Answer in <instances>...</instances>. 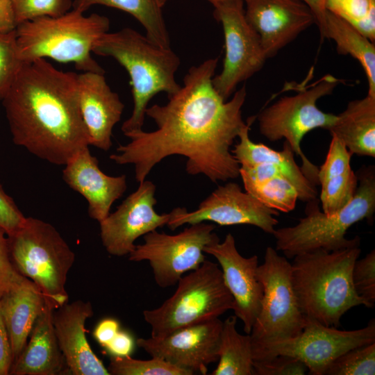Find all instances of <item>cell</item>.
<instances>
[{"label":"cell","instance_id":"6da1fadb","mask_svg":"<svg viewBox=\"0 0 375 375\" xmlns=\"http://www.w3.org/2000/svg\"><path fill=\"white\" fill-rule=\"evenodd\" d=\"M217 62V58H209L190 67L183 85L168 97L165 105L147 108L146 115L157 128L125 134L130 141L119 145L110 159L118 165H133L138 183L172 155L187 158L188 174H203L213 183L240 176V165L231 147L246 125L242 108L247 90L244 85L229 101L223 99L212 81Z\"/></svg>","mask_w":375,"mask_h":375},{"label":"cell","instance_id":"7a4b0ae2","mask_svg":"<svg viewBox=\"0 0 375 375\" xmlns=\"http://www.w3.org/2000/svg\"><path fill=\"white\" fill-rule=\"evenodd\" d=\"M2 102L13 143L40 159L65 165L89 147L78 74L44 58L24 62Z\"/></svg>","mask_w":375,"mask_h":375},{"label":"cell","instance_id":"3957f363","mask_svg":"<svg viewBox=\"0 0 375 375\" xmlns=\"http://www.w3.org/2000/svg\"><path fill=\"white\" fill-rule=\"evenodd\" d=\"M360 247L337 251L316 250L294 256L291 279L299 306L306 318L338 327L351 308L365 306L351 279Z\"/></svg>","mask_w":375,"mask_h":375},{"label":"cell","instance_id":"277c9868","mask_svg":"<svg viewBox=\"0 0 375 375\" xmlns=\"http://www.w3.org/2000/svg\"><path fill=\"white\" fill-rule=\"evenodd\" d=\"M92 53L114 58L130 76L133 109L122 124L124 135L142 129L147 106L156 94L165 92L169 97L181 87L175 78L180 65L175 52L131 28L104 33L94 44Z\"/></svg>","mask_w":375,"mask_h":375},{"label":"cell","instance_id":"5b68a950","mask_svg":"<svg viewBox=\"0 0 375 375\" xmlns=\"http://www.w3.org/2000/svg\"><path fill=\"white\" fill-rule=\"evenodd\" d=\"M358 188L352 200L340 210L327 215L318 199L307 202L306 216L292 226L275 228L276 250L288 258L316 250L337 251L360 245V238L345 237L347 230L375 212V167L362 166L356 174Z\"/></svg>","mask_w":375,"mask_h":375},{"label":"cell","instance_id":"8992f818","mask_svg":"<svg viewBox=\"0 0 375 375\" xmlns=\"http://www.w3.org/2000/svg\"><path fill=\"white\" fill-rule=\"evenodd\" d=\"M110 20L103 15L71 9L56 17H41L19 24L15 30L19 58L30 62L51 58L73 62L83 72L104 74L92 57L95 42L109 31Z\"/></svg>","mask_w":375,"mask_h":375},{"label":"cell","instance_id":"52a82bcc","mask_svg":"<svg viewBox=\"0 0 375 375\" xmlns=\"http://www.w3.org/2000/svg\"><path fill=\"white\" fill-rule=\"evenodd\" d=\"M11 262L16 271L33 282L55 308L68 301L67 274L75 253L51 224L28 217L7 235Z\"/></svg>","mask_w":375,"mask_h":375},{"label":"cell","instance_id":"ba28073f","mask_svg":"<svg viewBox=\"0 0 375 375\" xmlns=\"http://www.w3.org/2000/svg\"><path fill=\"white\" fill-rule=\"evenodd\" d=\"M233 308L219 264L208 260L177 283L174 293L155 309L144 310L151 337L162 338L185 326L219 317Z\"/></svg>","mask_w":375,"mask_h":375},{"label":"cell","instance_id":"9c48e42d","mask_svg":"<svg viewBox=\"0 0 375 375\" xmlns=\"http://www.w3.org/2000/svg\"><path fill=\"white\" fill-rule=\"evenodd\" d=\"M340 82L335 76L326 74L310 85L297 88L295 94L280 98L263 108L257 117L260 134L272 142L285 138L294 154L301 158L300 168L315 186L319 185V168L304 154L301 144L312 130H328L335 122L337 115L323 112L317 103L331 94Z\"/></svg>","mask_w":375,"mask_h":375},{"label":"cell","instance_id":"30bf717a","mask_svg":"<svg viewBox=\"0 0 375 375\" xmlns=\"http://www.w3.org/2000/svg\"><path fill=\"white\" fill-rule=\"evenodd\" d=\"M257 278L262 286V297L249 334L253 353L297 336L306 324L292 287L291 263L285 257L267 247Z\"/></svg>","mask_w":375,"mask_h":375},{"label":"cell","instance_id":"8fae6325","mask_svg":"<svg viewBox=\"0 0 375 375\" xmlns=\"http://www.w3.org/2000/svg\"><path fill=\"white\" fill-rule=\"evenodd\" d=\"M215 228L213 224L200 222L190 224L176 235L154 230L143 236L144 243L135 245L128 260L148 261L159 287L175 285L183 274L197 269L204 262V247L219 240Z\"/></svg>","mask_w":375,"mask_h":375},{"label":"cell","instance_id":"7c38bea8","mask_svg":"<svg viewBox=\"0 0 375 375\" xmlns=\"http://www.w3.org/2000/svg\"><path fill=\"white\" fill-rule=\"evenodd\" d=\"M212 6L214 17L223 28L225 55L222 70L212 81L226 101L240 83L261 69L267 57L258 35L246 19L243 1L229 0Z\"/></svg>","mask_w":375,"mask_h":375},{"label":"cell","instance_id":"4fadbf2b","mask_svg":"<svg viewBox=\"0 0 375 375\" xmlns=\"http://www.w3.org/2000/svg\"><path fill=\"white\" fill-rule=\"evenodd\" d=\"M375 342L374 319L362 328L339 330L316 320L306 318L297 336L269 345L253 353V361H262L278 355L292 356L302 361L308 374L324 375L330 364L346 351Z\"/></svg>","mask_w":375,"mask_h":375},{"label":"cell","instance_id":"5bb4252c","mask_svg":"<svg viewBox=\"0 0 375 375\" xmlns=\"http://www.w3.org/2000/svg\"><path fill=\"white\" fill-rule=\"evenodd\" d=\"M167 225L174 231L185 224L206 221L221 226L249 224L272 234L278 221L279 212L269 208L236 183L228 182L219 186L194 211L176 208L170 212Z\"/></svg>","mask_w":375,"mask_h":375},{"label":"cell","instance_id":"9a60e30c","mask_svg":"<svg viewBox=\"0 0 375 375\" xmlns=\"http://www.w3.org/2000/svg\"><path fill=\"white\" fill-rule=\"evenodd\" d=\"M156 185L150 181L139 183L117 210L100 224V236L106 251L114 256H128L140 237L167 225L170 213L158 214L154 206Z\"/></svg>","mask_w":375,"mask_h":375},{"label":"cell","instance_id":"2e32d148","mask_svg":"<svg viewBox=\"0 0 375 375\" xmlns=\"http://www.w3.org/2000/svg\"><path fill=\"white\" fill-rule=\"evenodd\" d=\"M223 322L215 318L178 329L162 338H138L136 344L151 357L162 358L192 374H206L218 361Z\"/></svg>","mask_w":375,"mask_h":375},{"label":"cell","instance_id":"e0dca14e","mask_svg":"<svg viewBox=\"0 0 375 375\" xmlns=\"http://www.w3.org/2000/svg\"><path fill=\"white\" fill-rule=\"evenodd\" d=\"M203 251L217 260L224 283L233 299L235 315L242 322L245 333L250 334L262 297V286L257 278L258 256H242L230 233L223 242L219 240L207 244Z\"/></svg>","mask_w":375,"mask_h":375},{"label":"cell","instance_id":"ac0fdd59","mask_svg":"<svg viewBox=\"0 0 375 375\" xmlns=\"http://www.w3.org/2000/svg\"><path fill=\"white\" fill-rule=\"evenodd\" d=\"M245 17L258 35L267 58L315 24L309 7L300 0H245Z\"/></svg>","mask_w":375,"mask_h":375},{"label":"cell","instance_id":"d6986e66","mask_svg":"<svg viewBox=\"0 0 375 375\" xmlns=\"http://www.w3.org/2000/svg\"><path fill=\"white\" fill-rule=\"evenodd\" d=\"M94 313L90 301H68L54 309L53 324L69 372L74 375H110L92 351L85 325Z\"/></svg>","mask_w":375,"mask_h":375},{"label":"cell","instance_id":"ffe728a7","mask_svg":"<svg viewBox=\"0 0 375 375\" xmlns=\"http://www.w3.org/2000/svg\"><path fill=\"white\" fill-rule=\"evenodd\" d=\"M62 178L88 201L89 216L99 223L109 214L113 203L127 188L126 176L106 174L88 147L75 154L64 165Z\"/></svg>","mask_w":375,"mask_h":375},{"label":"cell","instance_id":"44dd1931","mask_svg":"<svg viewBox=\"0 0 375 375\" xmlns=\"http://www.w3.org/2000/svg\"><path fill=\"white\" fill-rule=\"evenodd\" d=\"M79 106L90 145L103 151L112 146V133L124 105L108 85L104 74H78Z\"/></svg>","mask_w":375,"mask_h":375},{"label":"cell","instance_id":"7402d4cb","mask_svg":"<svg viewBox=\"0 0 375 375\" xmlns=\"http://www.w3.org/2000/svg\"><path fill=\"white\" fill-rule=\"evenodd\" d=\"M54 309L52 303L46 299L44 308L36 319L26 345L13 362L9 374L58 375L69 372L55 333Z\"/></svg>","mask_w":375,"mask_h":375},{"label":"cell","instance_id":"603a6c76","mask_svg":"<svg viewBox=\"0 0 375 375\" xmlns=\"http://www.w3.org/2000/svg\"><path fill=\"white\" fill-rule=\"evenodd\" d=\"M45 303L44 295L27 278L3 292L0 311L10 338L14 361L26 345Z\"/></svg>","mask_w":375,"mask_h":375},{"label":"cell","instance_id":"cb8c5ba5","mask_svg":"<svg viewBox=\"0 0 375 375\" xmlns=\"http://www.w3.org/2000/svg\"><path fill=\"white\" fill-rule=\"evenodd\" d=\"M255 117H251L238 138L239 142L231 152L240 166H249L259 163H269L278 167L295 187L299 199L309 202L317 199L316 186L312 184L302 172L294 160V153L287 141L283 149L276 151L262 144L253 142L249 138V129Z\"/></svg>","mask_w":375,"mask_h":375},{"label":"cell","instance_id":"d4e9b609","mask_svg":"<svg viewBox=\"0 0 375 375\" xmlns=\"http://www.w3.org/2000/svg\"><path fill=\"white\" fill-rule=\"evenodd\" d=\"M331 136L325 160L317 174L322 208L327 215L347 205L353 198L358 184L357 174L351 166L352 155L340 139Z\"/></svg>","mask_w":375,"mask_h":375},{"label":"cell","instance_id":"484cf974","mask_svg":"<svg viewBox=\"0 0 375 375\" xmlns=\"http://www.w3.org/2000/svg\"><path fill=\"white\" fill-rule=\"evenodd\" d=\"M351 155L375 157V97L350 101L328 129Z\"/></svg>","mask_w":375,"mask_h":375},{"label":"cell","instance_id":"4316f807","mask_svg":"<svg viewBox=\"0 0 375 375\" xmlns=\"http://www.w3.org/2000/svg\"><path fill=\"white\" fill-rule=\"evenodd\" d=\"M239 172L245 191L267 207L283 212L294 209L298 192L276 166L269 163L240 166Z\"/></svg>","mask_w":375,"mask_h":375},{"label":"cell","instance_id":"83f0119b","mask_svg":"<svg viewBox=\"0 0 375 375\" xmlns=\"http://www.w3.org/2000/svg\"><path fill=\"white\" fill-rule=\"evenodd\" d=\"M322 38L335 42L338 53L350 55L362 66L367 80V95L375 97V46L351 25L326 11Z\"/></svg>","mask_w":375,"mask_h":375},{"label":"cell","instance_id":"f1b7e54d","mask_svg":"<svg viewBox=\"0 0 375 375\" xmlns=\"http://www.w3.org/2000/svg\"><path fill=\"white\" fill-rule=\"evenodd\" d=\"M94 5H103L124 11L144 27L146 36L154 44L169 48L170 39L157 0H72V9L84 12Z\"/></svg>","mask_w":375,"mask_h":375},{"label":"cell","instance_id":"f546056e","mask_svg":"<svg viewBox=\"0 0 375 375\" xmlns=\"http://www.w3.org/2000/svg\"><path fill=\"white\" fill-rule=\"evenodd\" d=\"M237 317L230 316L223 322L219 344L218 365L211 375H252L253 358L249 334L242 335L236 329Z\"/></svg>","mask_w":375,"mask_h":375},{"label":"cell","instance_id":"4dcf8cb0","mask_svg":"<svg viewBox=\"0 0 375 375\" xmlns=\"http://www.w3.org/2000/svg\"><path fill=\"white\" fill-rule=\"evenodd\" d=\"M328 11L375 41V0H324Z\"/></svg>","mask_w":375,"mask_h":375},{"label":"cell","instance_id":"1f68e13d","mask_svg":"<svg viewBox=\"0 0 375 375\" xmlns=\"http://www.w3.org/2000/svg\"><path fill=\"white\" fill-rule=\"evenodd\" d=\"M107 369L110 375H192L162 358L138 360L129 356H111Z\"/></svg>","mask_w":375,"mask_h":375},{"label":"cell","instance_id":"d6a6232c","mask_svg":"<svg viewBox=\"0 0 375 375\" xmlns=\"http://www.w3.org/2000/svg\"><path fill=\"white\" fill-rule=\"evenodd\" d=\"M375 374V342L351 349L334 360L324 375Z\"/></svg>","mask_w":375,"mask_h":375},{"label":"cell","instance_id":"836d02e7","mask_svg":"<svg viewBox=\"0 0 375 375\" xmlns=\"http://www.w3.org/2000/svg\"><path fill=\"white\" fill-rule=\"evenodd\" d=\"M16 30L0 33V101H2L22 67L17 46Z\"/></svg>","mask_w":375,"mask_h":375},{"label":"cell","instance_id":"e575fe53","mask_svg":"<svg viewBox=\"0 0 375 375\" xmlns=\"http://www.w3.org/2000/svg\"><path fill=\"white\" fill-rule=\"evenodd\" d=\"M17 26L41 17H56L72 8V0H10Z\"/></svg>","mask_w":375,"mask_h":375},{"label":"cell","instance_id":"d590c367","mask_svg":"<svg viewBox=\"0 0 375 375\" xmlns=\"http://www.w3.org/2000/svg\"><path fill=\"white\" fill-rule=\"evenodd\" d=\"M353 288L356 294L372 308L375 303V250L372 249L364 258L356 260L351 274Z\"/></svg>","mask_w":375,"mask_h":375},{"label":"cell","instance_id":"8d00e7d4","mask_svg":"<svg viewBox=\"0 0 375 375\" xmlns=\"http://www.w3.org/2000/svg\"><path fill=\"white\" fill-rule=\"evenodd\" d=\"M256 375H303L308 374L306 365L299 359L278 355L262 361H253Z\"/></svg>","mask_w":375,"mask_h":375},{"label":"cell","instance_id":"74e56055","mask_svg":"<svg viewBox=\"0 0 375 375\" xmlns=\"http://www.w3.org/2000/svg\"><path fill=\"white\" fill-rule=\"evenodd\" d=\"M25 219L13 199L0 183V227L10 235L21 227Z\"/></svg>","mask_w":375,"mask_h":375},{"label":"cell","instance_id":"f35d334b","mask_svg":"<svg viewBox=\"0 0 375 375\" xmlns=\"http://www.w3.org/2000/svg\"><path fill=\"white\" fill-rule=\"evenodd\" d=\"M24 277L13 267L9 254L8 236L0 227V281L4 291L22 281ZM3 291V292H4Z\"/></svg>","mask_w":375,"mask_h":375},{"label":"cell","instance_id":"ab89813d","mask_svg":"<svg viewBox=\"0 0 375 375\" xmlns=\"http://www.w3.org/2000/svg\"><path fill=\"white\" fill-rule=\"evenodd\" d=\"M13 362L10 338L0 311V375H9Z\"/></svg>","mask_w":375,"mask_h":375},{"label":"cell","instance_id":"60d3db41","mask_svg":"<svg viewBox=\"0 0 375 375\" xmlns=\"http://www.w3.org/2000/svg\"><path fill=\"white\" fill-rule=\"evenodd\" d=\"M134 347L135 341L131 334L119 330L104 348L111 356L124 357L132 353Z\"/></svg>","mask_w":375,"mask_h":375},{"label":"cell","instance_id":"b9f144b4","mask_svg":"<svg viewBox=\"0 0 375 375\" xmlns=\"http://www.w3.org/2000/svg\"><path fill=\"white\" fill-rule=\"evenodd\" d=\"M119 330L120 325L117 319L105 318L96 326L93 331V336L96 341L104 348Z\"/></svg>","mask_w":375,"mask_h":375},{"label":"cell","instance_id":"7bdbcfd3","mask_svg":"<svg viewBox=\"0 0 375 375\" xmlns=\"http://www.w3.org/2000/svg\"><path fill=\"white\" fill-rule=\"evenodd\" d=\"M17 23L10 0H0V33L15 29Z\"/></svg>","mask_w":375,"mask_h":375},{"label":"cell","instance_id":"ee69618b","mask_svg":"<svg viewBox=\"0 0 375 375\" xmlns=\"http://www.w3.org/2000/svg\"><path fill=\"white\" fill-rule=\"evenodd\" d=\"M306 3L311 10L317 25L320 34L322 33L325 22L326 10L324 7V0H300Z\"/></svg>","mask_w":375,"mask_h":375},{"label":"cell","instance_id":"f6af8a7d","mask_svg":"<svg viewBox=\"0 0 375 375\" xmlns=\"http://www.w3.org/2000/svg\"><path fill=\"white\" fill-rule=\"evenodd\" d=\"M207 1L210 2L212 4H214V3H216L229 1V0H207ZM241 1H243L244 2L245 0H241Z\"/></svg>","mask_w":375,"mask_h":375},{"label":"cell","instance_id":"bcb514c9","mask_svg":"<svg viewBox=\"0 0 375 375\" xmlns=\"http://www.w3.org/2000/svg\"><path fill=\"white\" fill-rule=\"evenodd\" d=\"M159 5L162 8L166 3L167 0H157Z\"/></svg>","mask_w":375,"mask_h":375},{"label":"cell","instance_id":"7dc6e473","mask_svg":"<svg viewBox=\"0 0 375 375\" xmlns=\"http://www.w3.org/2000/svg\"><path fill=\"white\" fill-rule=\"evenodd\" d=\"M3 291H4L3 287V285H2V284H1V283L0 281V298H1Z\"/></svg>","mask_w":375,"mask_h":375}]
</instances>
